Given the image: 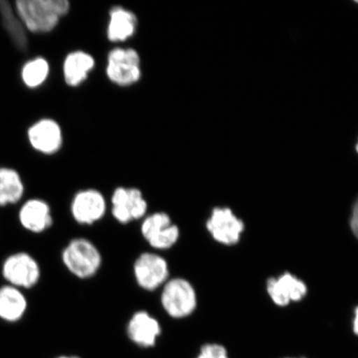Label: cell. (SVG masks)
<instances>
[{
    "label": "cell",
    "instance_id": "9a60e30c",
    "mask_svg": "<svg viewBox=\"0 0 358 358\" xmlns=\"http://www.w3.org/2000/svg\"><path fill=\"white\" fill-rule=\"evenodd\" d=\"M28 310V301L19 288L6 285L0 288V319L8 323H16Z\"/></svg>",
    "mask_w": 358,
    "mask_h": 358
},
{
    "label": "cell",
    "instance_id": "8fae6325",
    "mask_svg": "<svg viewBox=\"0 0 358 358\" xmlns=\"http://www.w3.org/2000/svg\"><path fill=\"white\" fill-rule=\"evenodd\" d=\"M106 212L104 196L95 189L80 191L71 201V215L76 222L83 225H92L101 220Z\"/></svg>",
    "mask_w": 358,
    "mask_h": 358
},
{
    "label": "cell",
    "instance_id": "4316f807",
    "mask_svg": "<svg viewBox=\"0 0 358 358\" xmlns=\"http://www.w3.org/2000/svg\"><path fill=\"white\" fill-rule=\"evenodd\" d=\"M357 3H358V1Z\"/></svg>",
    "mask_w": 358,
    "mask_h": 358
},
{
    "label": "cell",
    "instance_id": "277c9868",
    "mask_svg": "<svg viewBox=\"0 0 358 358\" xmlns=\"http://www.w3.org/2000/svg\"><path fill=\"white\" fill-rule=\"evenodd\" d=\"M2 275L8 285L19 289H31L38 283L41 277L39 264L31 255L17 252L3 262Z\"/></svg>",
    "mask_w": 358,
    "mask_h": 358
},
{
    "label": "cell",
    "instance_id": "7a4b0ae2",
    "mask_svg": "<svg viewBox=\"0 0 358 358\" xmlns=\"http://www.w3.org/2000/svg\"><path fill=\"white\" fill-rule=\"evenodd\" d=\"M62 259L67 270L80 279L95 275L102 262L99 250L85 238L71 240L62 252Z\"/></svg>",
    "mask_w": 358,
    "mask_h": 358
},
{
    "label": "cell",
    "instance_id": "7402d4cb",
    "mask_svg": "<svg viewBox=\"0 0 358 358\" xmlns=\"http://www.w3.org/2000/svg\"><path fill=\"white\" fill-rule=\"evenodd\" d=\"M349 225H350L352 234L358 240V198L352 206Z\"/></svg>",
    "mask_w": 358,
    "mask_h": 358
},
{
    "label": "cell",
    "instance_id": "603a6c76",
    "mask_svg": "<svg viewBox=\"0 0 358 358\" xmlns=\"http://www.w3.org/2000/svg\"><path fill=\"white\" fill-rule=\"evenodd\" d=\"M352 332L358 337V306L355 308V316H353Z\"/></svg>",
    "mask_w": 358,
    "mask_h": 358
},
{
    "label": "cell",
    "instance_id": "ba28073f",
    "mask_svg": "<svg viewBox=\"0 0 358 358\" xmlns=\"http://www.w3.org/2000/svg\"><path fill=\"white\" fill-rule=\"evenodd\" d=\"M134 274L142 289L155 290L169 280L168 262L158 254L143 253L134 262Z\"/></svg>",
    "mask_w": 358,
    "mask_h": 358
},
{
    "label": "cell",
    "instance_id": "44dd1931",
    "mask_svg": "<svg viewBox=\"0 0 358 358\" xmlns=\"http://www.w3.org/2000/svg\"><path fill=\"white\" fill-rule=\"evenodd\" d=\"M196 358H230L227 348L219 343H207L201 348Z\"/></svg>",
    "mask_w": 358,
    "mask_h": 358
},
{
    "label": "cell",
    "instance_id": "cb8c5ba5",
    "mask_svg": "<svg viewBox=\"0 0 358 358\" xmlns=\"http://www.w3.org/2000/svg\"><path fill=\"white\" fill-rule=\"evenodd\" d=\"M57 358H80V357H75V356H61V357H58Z\"/></svg>",
    "mask_w": 358,
    "mask_h": 358
},
{
    "label": "cell",
    "instance_id": "3957f363",
    "mask_svg": "<svg viewBox=\"0 0 358 358\" xmlns=\"http://www.w3.org/2000/svg\"><path fill=\"white\" fill-rule=\"evenodd\" d=\"M161 304L173 319H185L195 311L198 306V297L189 280L174 278L164 284L161 294Z\"/></svg>",
    "mask_w": 358,
    "mask_h": 358
},
{
    "label": "cell",
    "instance_id": "8992f818",
    "mask_svg": "<svg viewBox=\"0 0 358 358\" xmlns=\"http://www.w3.org/2000/svg\"><path fill=\"white\" fill-rule=\"evenodd\" d=\"M213 238L224 245L239 243L244 234L245 223L229 208H215L206 223Z\"/></svg>",
    "mask_w": 358,
    "mask_h": 358
},
{
    "label": "cell",
    "instance_id": "ac0fdd59",
    "mask_svg": "<svg viewBox=\"0 0 358 358\" xmlns=\"http://www.w3.org/2000/svg\"><path fill=\"white\" fill-rule=\"evenodd\" d=\"M24 194V185L19 173L0 168V207L19 203Z\"/></svg>",
    "mask_w": 358,
    "mask_h": 358
},
{
    "label": "cell",
    "instance_id": "e0dca14e",
    "mask_svg": "<svg viewBox=\"0 0 358 358\" xmlns=\"http://www.w3.org/2000/svg\"><path fill=\"white\" fill-rule=\"evenodd\" d=\"M95 66V60L87 52L78 51L70 53L64 64L65 82L71 87H77L87 79Z\"/></svg>",
    "mask_w": 358,
    "mask_h": 358
},
{
    "label": "cell",
    "instance_id": "5bb4252c",
    "mask_svg": "<svg viewBox=\"0 0 358 358\" xmlns=\"http://www.w3.org/2000/svg\"><path fill=\"white\" fill-rule=\"evenodd\" d=\"M31 145L43 154H55L60 150L62 143V131L57 122L52 120H40L29 131Z\"/></svg>",
    "mask_w": 358,
    "mask_h": 358
},
{
    "label": "cell",
    "instance_id": "2e32d148",
    "mask_svg": "<svg viewBox=\"0 0 358 358\" xmlns=\"http://www.w3.org/2000/svg\"><path fill=\"white\" fill-rule=\"evenodd\" d=\"M137 19L131 11L122 7H115L110 12L107 36L111 42H122L132 37L136 32Z\"/></svg>",
    "mask_w": 358,
    "mask_h": 358
},
{
    "label": "cell",
    "instance_id": "7c38bea8",
    "mask_svg": "<svg viewBox=\"0 0 358 358\" xmlns=\"http://www.w3.org/2000/svg\"><path fill=\"white\" fill-rule=\"evenodd\" d=\"M161 332L159 322L146 311L134 313L127 325L129 338L142 348L154 347Z\"/></svg>",
    "mask_w": 358,
    "mask_h": 358
},
{
    "label": "cell",
    "instance_id": "5b68a950",
    "mask_svg": "<svg viewBox=\"0 0 358 358\" xmlns=\"http://www.w3.org/2000/svg\"><path fill=\"white\" fill-rule=\"evenodd\" d=\"M107 77L119 86L127 87L141 78V58L132 48H115L110 52Z\"/></svg>",
    "mask_w": 358,
    "mask_h": 358
},
{
    "label": "cell",
    "instance_id": "4fadbf2b",
    "mask_svg": "<svg viewBox=\"0 0 358 358\" xmlns=\"http://www.w3.org/2000/svg\"><path fill=\"white\" fill-rule=\"evenodd\" d=\"M19 220L25 230L33 234H42L53 223L50 207L46 201L38 199H29L22 205Z\"/></svg>",
    "mask_w": 358,
    "mask_h": 358
},
{
    "label": "cell",
    "instance_id": "d4e9b609",
    "mask_svg": "<svg viewBox=\"0 0 358 358\" xmlns=\"http://www.w3.org/2000/svg\"><path fill=\"white\" fill-rule=\"evenodd\" d=\"M356 150H357V154H358V141H357V144L356 145Z\"/></svg>",
    "mask_w": 358,
    "mask_h": 358
},
{
    "label": "cell",
    "instance_id": "30bf717a",
    "mask_svg": "<svg viewBox=\"0 0 358 358\" xmlns=\"http://www.w3.org/2000/svg\"><path fill=\"white\" fill-rule=\"evenodd\" d=\"M112 215L120 223L127 224L145 216L146 200L141 190L118 187L111 198Z\"/></svg>",
    "mask_w": 358,
    "mask_h": 358
},
{
    "label": "cell",
    "instance_id": "484cf974",
    "mask_svg": "<svg viewBox=\"0 0 358 358\" xmlns=\"http://www.w3.org/2000/svg\"><path fill=\"white\" fill-rule=\"evenodd\" d=\"M283 358H306V357H283Z\"/></svg>",
    "mask_w": 358,
    "mask_h": 358
},
{
    "label": "cell",
    "instance_id": "6da1fadb",
    "mask_svg": "<svg viewBox=\"0 0 358 358\" xmlns=\"http://www.w3.org/2000/svg\"><path fill=\"white\" fill-rule=\"evenodd\" d=\"M70 10L66 0H19L17 16L27 29L34 33H48L55 29L61 17Z\"/></svg>",
    "mask_w": 358,
    "mask_h": 358
},
{
    "label": "cell",
    "instance_id": "ffe728a7",
    "mask_svg": "<svg viewBox=\"0 0 358 358\" xmlns=\"http://www.w3.org/2000/svg\"><path fill=\"white\" fill-rule=\"evenodd\" d=\"M48 73V62L44 58L38 57L24 65L22 71V78L26 86L34 88L39 87L45 82Z\"/></svg>",
    "mask_w": 358,
    "mask_h": 358
},
{
    "label": "cell",
    "instance_id": "9c48e42d",
    "mask_svg": "<svg viewBox=\"0 0 358 358\" xmlns=\"http://www.w3.org/2000/svg\"><path fill=\"white\" fill-rule=\"evenodd\" d=\"M266 291L275 306L285 307L306 298L308 287L306 282L291 273L285 272L267 280Z\"/></svg>",
    "mask_w": 358,
    "mask_h": 358
},
{
    "label": "cell",
    "instance_id": "52a82bcc",
    "mask_svg": "<svg viewBox=\"0 0 358 358\" xmlns=\"http://www.w3.org/2000/svg\"><path fill=\"white\" fill-rule=\"evenodd\" d=\"M141 234L152 248L167 250L178 243L180 231L166 213H155L147 217L141 226Z\"/></svg>",
    "mask_w": 358,
    "mask_h": 358
},
{
    "label": "cell",
    "instance_id": "d6986e66",
    "mask_svg": "<svg viewBox=\"0 0 358 358\" xmlns=\"http://www.w3.org/2000/svg\"><path fill=\"white\" fill-rule=\"evenodd\" d=\"M0 16L7 34L10 36L15 46L20 51H25L28 47V38L19 16L13 13L10 3L6 0H0Z\"/></svg>",
    "mask_w": 358,
    "mask_h": 358
}]
</instances>
